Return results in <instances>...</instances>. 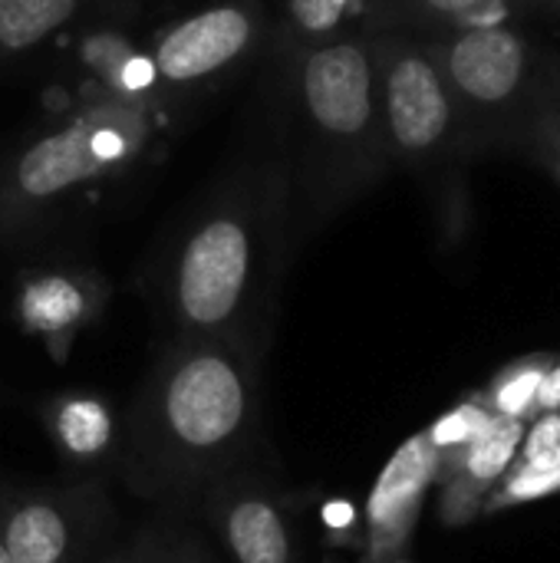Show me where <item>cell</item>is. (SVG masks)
I'll list each match as a JSON object with an SVG mask.
<instances>
[{
	"label": "cell",
	"mask_w": 560,
	"mask_h": 563,
	"mask_svg": "<svg viewBox=\"0 0 560 563\" xmlns=\"http://www.w3.org/2000/svg\"><path fill=\"white\" fill-rule=\"evenodd\" d=\"M261 356L254 340L172 336L122 429L119 465L132 492L185 501L241 472L261 422Z\"/></svg>",
	"instance_id": "obj_1"
},
{
	"label": "cell",
	"mask_w": 560,
	"mask_h": 563,
	"mask_svg": "<svg viewBox=\"0 0 560 563\" xmlns=\"http://www.w3.org/2000/svg\"><path fill=\"white\" fill-rule=\"evenodd\" d=\"M290 231L294 195L281 172H244L221 185L188 218L162 277L172 336L264 343Z\"/></svg>",
	"instance_id": "obj_2"
},
{
	"label": "cell",
	"mask_w": 560,
	"mask_h": 563,
	"mask_svg": "<svg viewBox=\"0 0 560 563\" xmlns=\"http://www.w3.org/2000/svg\"><path fill=\"white\" fill-rule=\"evenodd\" d=\"M290 102L300 145V228L307 234L327 224L376 172L383 122L373 46L356 36L304 46L290 66Z\"/></svg>",
	"instance_id": "obj_3"
},
{
	"label": "cell",
	"mask_w": 560,
	"mask_h": 563,
	"mask_svg": "<svg viewBox=\"0 0 560 563\" xmlns=\"http://www.w3.org/2000/svg\"><path fill=\"white\" fill-rule=\"evenodd\" d=\"M155 132L145 99H102L0 165V238L26 234L76 191L132 168Z\"/></svg>",
	"instance_id": "obj_4"
},
{
	"label": "cell",
	"mask_w": 560,
	"mask_h": 563,
	"mask_svg": "<svg viewBox=\"0 0 560 563\" xmlns=\"http://www.w3.org/2000/svg\"><path fill=\"white\" fill-rule=\"evenodd\" d=\"M109 518L92 482L0 495V541L13 563H83Z\"/></svg>",
	"instance_id": "obj_5"
},
{
	"label": "cell",
	"mask_w": 560,
	"mask_h": 563,
	"mask_svg": "<svg viewBox=\"0 0 560 563\" xmlns=\"http://www.w3.org/2000/svg\"><path fill=\"white\" fill-rule=\"evenodd\" d=\"M373 56L383 135L399 155L426 158L452 129V96L442 69L406 43H386Z\"/></svg>",
	"instance_id": "obj_6"
},
{
	"label": "cell",
	"mask_w": 560,
	"mask_h": 563,
	"mask_svg": "<svg viewBox=\"0 0 560 563\" xmlns=\"http://www.w3.org/2000/svg\"><path fill=\"white\" fill-rule=\"evenodd\" d=\"M201 511L231 563H300L290 508L257 475L234 472L215 482Z\"/></svg>",
	"instance_id": "obj_7"
},
{
	"label": "cell",
	"mask_w": 560,
	"mask_h": 563,
	"mask_svg": "<svg viewBox=\"0 0 560 563\" xmlns=\"http://www.w3.org/2000/svg\"><path fill=\"white\" fill-rule=\"evenodd\" d=\"M261 36V7L228 0L172 23L152 49L155 76L168 86H195L241 63Z\"/></svg>",
	"instance_id": "obj_8"
},
{
	"label": "cell",
	"mask_w": 560,
	"mask_h": 563,
	"mask_svg": "<svg viewBox=\"0 0 560 563\" xmlns=\"http://www.w3.org/2000/svg\"><path fill=\"white\" fill-rule=\"evenodd\" d=\"M109 280L89 267L26 271L17 284L13 317L20 330L43 343L53 363H66L79 333H86L109 307Z\"/></svg>",
	"instance_id": "obj_9"
},
{
	"label": "cell",
	"mask_w": 560,
	"mask_h": 563,
	"mask_svg": "<svg viewBox=\"0 0 560 563\" xmlns=\"http://www.w3.org/2000/svg\"><path fill=\"white\" fill-rule=\"evenodd\" d=\"M439 468V452L429 445L426 432H416L393 452L363 508V563H389L403 554Z\"/></svg>",
	"instance_id": "obj_10"
},
{
	"label": "cell",
	"mask_w": 560,
	"mask_h": 563,
	"mask_svg": "<svg viewBox=\"0 0 560 563\" xmlns=\"http://www.w3.org/2000/svg\"><path fill=\"white\" fill-rule=\"evenodd\" d=\"M525 40L505 26H465L446 49V82L472 102L495 106L525 79Z\"/></svg>",
	"instance_id": "obj_11"
},
{
	"label": "cell",
	"mask_w": 560,
	"mask_h": 563,
	"mask_svg": "<svg viewBox=\"0 0 560 563\" xmlns=\"http://www.w3.org/2000/svg\"><path fill=\"white\" fill-rule=\"evenodd\" d=\"M43 432L53 452L73 468H96L119 459L122 426L116 406L99 393H56L40 406Z\"/></svg>",
	"instance_id": "obj_12"
},
{
	"label": "cell",
	"mask_w": 560,
	"mask_h": 563,
	"mask_svg": "<svg viewBox=\"0 0 560 563\" xmlns=\"http://www.w3.org/2000/svg\"><path fill=\"white\" fill-rule=\"evenodd\" d=\"M525 419H508V416H488V422L482 426V432L449 462H455L452 468V501L449 508L459 511L465 505L469 495L492 488L502 482V475L515 465L521 442H525Z\"/></svg>",
	"instance_id": "obj_13"
},
{
	"label": "cell",
	"mask_w": 560,
	"mask_h": 563,
	"mask_svg": "<svg viewBox=\"0 0 560 563\" xmlns=\"http://www.w3.org/2000/svg\"><path fill=\"white\" fill-rule=\"evenodd\" d=\"M79 10V0H0V46L10 53L43 43L66 26Z\"/></svg>",
	"instance_id": "obj_14"
},
{
	"label": "cell",
	"mask_w": 560,
	"mask_h": 563,
	"mask_svg": "<svg viewBox=\"0 0 560 563\" xmlns=\"http://www.w3.org/2000/svg\"><path fill=\"white\" fill-rule=\"evenodd\" d=\"M545 373H548L545 360H531V363H521L512 373H505L488 396V402H492L488 412L508 416V419H525L528 409L538 406V389L545 383Z\"/></svg>",
	"instance_id": "obj_15"
},
{
	"label": "cell",
	"mask_w": 560,
	"mask_h": 563,
	"mask_svg": "<svg viewBox=\"0 0 560 563\" xmlns=\"http://www.w3.org/2000/svg\"><path fill=\"white\" fill-rule=\"evenodd\" d=\"M488 409L485 406H475V402H462L455 406L452 412H446L442 419H436L429 429H426V439L429 445L439 452V465H446L449 459H455L479 432L482 426L488 422ZM442 472V468H439Z\"/></svg>",
	"instance_id": "obj_16"
},
{
	"label": "cell",
	"mask_w": 560,
	"mask_h": 563,
	"mask_svg": "<svg viewBox=\"0 0 560 563\" xmlns=\"http://www.w3.org/2000/svg\"><path fill=\"white\" fill-rule=\"evenodd\" d=\"M350 7H353V0H287L290 23L297 26V33L304 40H310V46L333 40V33L343 26Z\"/></svg>",
	"instance_id": "obj_17"
},
{
	"label": "cell",
	"mask_w": 560,
	"mask_h": 563,
	"mask_svg": "<svg viewBox=\"0 0 560 563\" xmlns=\"http://www.w3.org/2000/svg\"><path fill=\"white\" fill-rule=\"evenodd\" d=\"M521 468H535V472L560 468V412H541V419L525 432Z\"/></svg>",
	"instance_id": "obj_18"
},
{
	"label": "cell",
	"mask_w": 560,
	"mask_h": 563,
	"mask_svg": "<svg viewBox=\"0 0 560 563\" xmlns=\"http://www.w3.org/2000/svg\"><path fill=\"white\" fill-rule=\"evenodd\" d=\"M554 492H560V468H551V472L518 468L508 475V482L492 498V505L505 508V505H518V501H538V498H548Z\"/></svg>",
	"instance_id": "obj_19"
},
{
	"label": "cell",
	"mask_w": 560,
	"mask_h": 563,
	"mask_svg": "<svg viewBox=\"0 0 560 563\" xmlns=\"http://www.w3.org/2000/svg\"><path fill=\"white\" fill-rule=\"evenodd\" d=\"M155 563H215V558L191 531H158Z\"/></svg>",
	"instance_id": "obj_20"
},
{
	"label": "cell",
	"mask_w": 560,
	"mask_h": 563,
	"mask_svg": "<svg viewBox=\"0 0 560 563\" xmlns=\"http://www.w3.org/2000/svg\"><path fill=\"white\" fill-rule=\"evenodd\" d=\"M442 13L462 16L469 26H498L505 16L502 0H432Z\"/></svg>",
	"instance_id": "obj_21"
},
{
	"label": "cell",
	"mask_w": 560,
	"mask_h": 563,
	"mask_svg": "<svg viewBox=\"0 0 560 563\" xmlns=\"http://www.w3.org/2000/svg\"><path fill=\"white\" fill-rule=\"evenodd\" d=\"M155 544H158V531H145L99 563H155Z\"/></svg>",
	"instance_id": "obj_22"
},
{
	"label": "cell",
	"mask_w": 560,
	"mask_h": 563,
	"mask_svg": "<svg viewBox=\"0 0 560 563\" xmlns=\"http://www.w3.org/2000/svg\"><path fill=\"white\" fill-rule=\"evenodd\" d=\"M538 409L541 412H560V363L548 366V373H545V383L538 389Z\"/></svg>",
	"instance_id": "obj_23"
},
{
	"label": "cell",
	"mask_w": 560,
	"mask_h": 563,
	"mask_svg": "<svg viewBox=\"0 0 560 563\" xmlns=\"http://www.w3.org/2000/svg\"><path fill=\"white\" fill-rule=\"evenodd\" d=\"M327 525L333 528V531H350L353 525H356V511L350 508V505H327Z\"/></svg>",
	"instance_id": "obj_24"
},
{
	"label": "cell",
	"mask_w": 560,
	"mask_h": 563,
	"mask_svg": "<svg viewBox=\"0 0 560 563\" xmlns=\"http://www.w3.org/2000/svg\"><path fill=\"white\" fill-rule=\"evenodd\" d=\"M0 563H13V558H10L7 548H3V541H0Z\"/></svg>",
	"instance_id": "obj_25"
},
{
	"label": "cell",
	"mask_w": 560,
	"mask_h": 563,
	"mask_svg": "<svg viewBox=\"0 0 560 563\" xmlns=\"http://www.w3.org/2000/svg\"><path fill=\"white\" fill-rule=\"evenodd\" d=\"M389 563H409V561H399V558H396V561H389Z\"/></svg>",
	"instance_id": "obj_26"
},
{
	"label": "cell",
	"mask_w": 560,
	"mask_h": 563,
	"mask_svg": "<svg viewBox=\"0 0 560 563\" xmlns=\"http://www.w3.org/2000/svg\"><path fill=\"white\" fill-rule=\"evenodd\" d=\"M558 172H560V162H558Z\"/></svg>",
	"instance_id": "obj_27"
}]
</instances>
